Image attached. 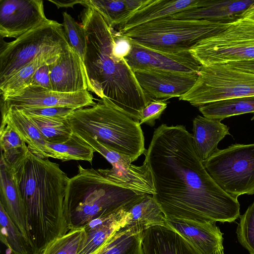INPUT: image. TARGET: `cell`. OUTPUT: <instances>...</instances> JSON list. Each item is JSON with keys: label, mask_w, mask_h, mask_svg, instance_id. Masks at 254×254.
Here are the masks:
<instances>
[{"label": "cell", "mask_w": 254, "mask_h": 254, "mask_svg": "<svg viewBox=\"0 0 254 254\" xmlns=\"http://www.w3.org/2000/svg\"><path fill=\"white\" fill-rule=\"evenodd\" d=\"M133 71L139 85L149 97L165 100L187 93L195 84L199 74L156 69Z\"/></svg>", "instance_id": "9a60e30c"}, {"label": "cell", "mask_w": 254, "mask_h": 254, "mask_svg": "<svg viewBox=\"0 0 254 254\" xmlns=\"http://www.w3.org/2000/svg\"><path fill=\"white\" fill-rule=\"evenodd\" d=\"M0 204L14 219L26 218L24 205L12 168L0 157Z\"/></svg>", "instance_id": "cb8c5ba5"}, {"label": "cell", "mask_w": 254, "mask_h": 254, "mask_svg": "<svg viewBox=\"0 0 254 254\" xmlns=\"http://www.w3.org/2000/svg\"><path fill=\"white\" fill-rule=\"evenodd\" d=\"M48 1L55 4L58 8L61 7H73L74 5L77 4H80L81 3V0H48Z\"/></svg>", "instance_id": "74e56055"}, {"label": "cell", "mask_w": 254, "mask_h": 254, "mask_svg": "<svg viewBox=\"0 0 254 254\" xmlns=\"http://www.w3.org/2000/svg\"><path fill=\"white\" fill-rule=\"evenodd\" d=\"M73 133L95 137L110 149L129 156L132 162L144 154L143 132L135 121L104 98L68 117Z\"/></svg>", "instance_id": "277c9868"}, {"label": "cell", "mask_w": 254, "mask_h": 254, "mask_svg": "<svg viewBox=\"0 0 254 254\" xmlns=\"http://www.w3.org/2000/svg\"><path fill=\"white\" fill-rule=\"evenodd\" d=\"M142 254H199L183 237L166 226L157 225L145 230Z\"/></svg>", "instance_id": "d6986e66"}, {"label": "cell", "mask_w": 254, "mask_h": 254, "mask_svg": "<svg viewBox=\"0 0 254 254\" xmlns=\"http://www.w3.org/2000/svg\"><path fill=\"white\" fill-rule=\"evenodd\" d=\"M26 218L59 217L65 213L69 178L59 165L29 151L12 166Z\"/></svg>", "instance_id": "3957f363"}, {"label": "cell", "mask_w": 254, "mask_h": 254, "mask_svg": "<svg viewBox=\"0 0 254 254\" xmlns=\"http://www.w3.org/2000/svg\"><path fill=\"white\" fill-rule=\"evenodd\" d=\"M61 55H47L38 58L0 84L2 100L29 86L36 71L45 64L55 63Z\"/></svg>", "instance_id": "4316f807"}, {"label": "cell", "mask_w": 254, "mask_h": 254, "mask_svg": "<svg viewBox=\"0 0 254 254\" xmlns=\"http://www.w3.org/2000/svg\"><path fill=\"white\" fill-rule=\"evenodd\" d=\"M80 18L87 39L84 65L88 90L139 122L142 110L153 99L143 91L125 59L114 55V28L91 7H86Z\"/></svg>", "instance_id": "7a4b0ae2"}, {"label": "cell", "mask_w": 254, "mask_h": 254, "mask_svg": "<svg viewBox=\"0 0 254 254\" xmlns=\"http://www.w3.org/2000/svg\"><path fill=\"white\" fill-rule=\"evenodd\" d=\"M78 173L69 178L65 197L66 214L105 217L130 208L145 194H138L112 182L93 168L78 165Z\"/></svg>", "instance_id": "5b68a950"}, {"label": "cell", "mask_w": 254, "mask_h": 254, "mask_svg": "<svg viewBox=\"0 0 254 254\" xmlns=\"http://www.w3.org/2000/svg\"><path fill=\"white\" fill-rule=\"evenodd\" d=\"M213 254H224L223 246H222L219 247L216 251H215Z\"/></svg>", "instance_id": "ab89813d"}, {"label": "cell", "mask_w": 254, "mask_h": 254, "mask_svg": "<svg viewBox=\"0 0 254 254\" xmlns=\"http://www.w3.org/2000/svg\"><path fill=\"white\" fill-rule=\"evenodd\" d=\"M200 0H144L127 21L119 26L120 33L150 21L197 6Z\"/></svg>", "instance_id": "ffe728a7"}, {"label": "cell", "mask_w": 254, "mask_h": 254, "mask_svg": "<svg viewBox=\"0 0 254 254\" xmlns=\"http://www.w3.org/2000/svg\"><path fill=\"white\" fill-rule=\"evenodd\" d=\"M1 122L11 127L33 153L43 158H53L38 129L20 110L15 107L2 109Z\"/></svg>", "instance_id": "7402d4cb"}, {"label": "cell", "mask_w": 254, "mask_h": 254, "mask_svg": "<svg viewBox=\"0 0 254 254\" xmlns=\"http://www.w3.org/2000/svg\"><path fill=\"white\" fill-rule=\"evenodd\" d=\"M166 226L179 234L199 254H213L223 246V233L216 222H198L166 218Z\"/></svg>", "instance_id": "ac0fdd59"}, {"label": "cell", "mask_w": 254, "mask_h": 254, "mask_svg": "<svg viewBox=\"0 0 254 254\" xmlns=\"http://www.w3.org/2000/svg\"><path fill=\"white\" fill-rule=\"evenodd\" d=\"M221 64H224L232 67L254 73V60L250 61L232 62Z\"/></svg>", "instance_id": "8d00e7d4"}, {"label": "cell", "mask_w": 254, "mask_h": 254, "mask_svg": "<svg viewBox=\"0 0 254 254\" xmlns=\"http://www.w3.org/2000/svg\"><path fill=\"white\" fill-rule=\"evenodd\" d=\"M63 26L67 41L84 64L87 48L85 30L66 12H63Z\"/></svg>", "instance_id": "4dcf8cb0"}, {"label": "cell", "mask_w": 254, "mask_h": 254, "mask_svg": "<svg viewBox=\"0 0 254 254\" xmlns=\"http://www.w3.org/2000/svg\"><path fill=\"white\" fill-rule=\"evenodd\" d=\"M114 43L113 48L114 55L119 59H125L130 51L131 40L115 30H114Z\"/></svg>", "instance_id": "e575fe53"}, {"label": "cell", "mask_w": 254, "mask_h": 254, "mask_svg": "<svg viewBox=\"0 0 254 254\" xmlns=\"http://www.w3.org/2000/svg\"><path fill=\"white\" fill-rule=\"evenodd\" d=\"M49 144H59L67 141L73 131L67 118H52L26 115Z\"/></svg>", "instance_id": "83f0119b"}, {"label": "cell", "mask_w": 254, "mask_h": 254, "mask_svg": "<svg viewBox=\"0 0 254 254\" xmlns=\"http://www.w3.org/2000/svg\"><path fill=\"white\" fill-rule=\"evenodd\" d=\"M239 217L236 230L238 240L250 254H254V201Z\"/></svg>", "instance_id": "1f68e13d"}, {"label": "cell", "mask_w": 254, "mask_h": 254, "mask_svg": "<svg viewBox=\"0 0 254 254\" xmlns=\"http://www.w3.org/2000/svg\"><path fill=\"white\" fill-rule=\"evenodd\" d=\"M18 109L27 115L52 118H67L76 110L69 107L26 108Z\"/></svg>", "instance_id": "d6a6232c"}, {"label": "cell", "mask_w": 254, "mask_h": 254, "mask_svg": "<svg viewBox=\"0 0 254 254\" xmlns=\"http://www.w3.org/2000/svg\"><path fill=\"white\" fill-rule=\"evenodd\" d=\"M2 100V109L11 107L18 109L69 107L77 110L92 106L96 103L88 90L64 93L32 85Z\"/></svg>", "instance_id": "5bb4252c"}, {"label": "cell", "mask_w": 254, "mask_h": 254, "mask_svg": "<svg viewBox=\"0 0 254 254\" xmlns=\"http://www.w3.org/2000/svg\"><path fill=\"white\" fill-rule=\"evenodd\" d=\"M0 145L1 157L10 166L29 150L17 133L3 122L0 128Z\"/></svg>", "instance_id": "f546056e"}, {"label": "cell", "mask_w": 254, "mask_h": 254, "mask_svg": "<svg viewBox=\"0 0 254 254\" xmlns=\"http://www.w3.org/2000/svg\"><path fill=\"white\" fill-rule=\"evenodd\" d=\"M254 3V0H200L197 6L170 16L178 19L230 24L242 18L244 12Z\"/></svg>", "instance_id": "e0dca14e"}, {"label": "cell", "mask_w": 254, "mask_h": 254, "mask_svg": "<svg viewBox=\"0 0 254 254\" xmlns=\"http://www.w3.org/2000/svg\"><path fill=\"white\" fill-rule=\"evenodd\" d=\"M202 163L215 183L231 196L254 194V143L218 149Z\"/></svg>", "instance_id": "9c48e42d"}, {"label": "cell", "mask_w": 254, "mask_h": 254, "mask_svg": "<svg viewBox=\"0 0 254 254\" xmlns=\"http://www.w3.org/2000/svg\"><path fill=\"white\" fill-rule=\"evenodd\" d=\"M229 127L221 122L201 116L193 120V139L196 152L202 161L208 159L219 149V142L230 135Z\"/></svg>", "instance_id": "603a6c76"}, {"label": "cell", "mask_w": 254, "mask_h": 254, "mask_svg": "<svg viewBox=\"0 0 254 254\" xmlns=\"http://www.w3.org/2000/svg\"><path fill=\"white\" fill-rule=\"evenodd\" d=\"M254 96V73L224 64L202 66L191 89L179 97L191 105Z\"/></svg>", "instance_id": "ba28073f"}, {"label": "cell", "mask_w": 254, "mask_h": 254, "mask_svg": "<svg viewBox=\"0 0 254 254\" xmlns=\"http://www.w3.org/2000/svg\"><path fill=\"white\" fill-rule=\"evenodd\" d=\"M47 145L53 158L63 161L73 160L92 162L95 150L73 132L70 138L64 143Z\"/></svg>", "instance_id": "f1b7e54d"}, {"label": "cell", "mask_w": 254, "mask_h": 254, "mask_svg": "<svg viewBox=\"0 0 254 254\" xmlns=\"http://www.w3.org/2000/svg\"><path fill=\"white\" fill-rule=\"evenodd\" d=\"M206 118L221 121L234 116L252 113L254 120V96L219 100L198 106Z\"/></svg>", "instance_id": "484cf974"}, {"label": "cell", "mask_w": 254, "mask_h": 254, "mask_svg": "<svg viewBox=\"0 0 254 254\" xmlns=\"http://www.w3.org/2000/svg\"><path fill=\"white\" fill-rule=\"evenodd\" d=\"M144 0H81L80 4L99 12L112 28L125 23Z\"/></svg>", "instance_id": "d4e9b609"}, {"label": "cell", "mask_w": 254, "mask_h": 254, "mask_svg": "<svg viewBox=\"0 0 254 254\" xmlns=\"http://www.w3.org/2000/svg\"><path fill=\"white\" fill-rule=\"evenodd\" d=\"M70 46L63 24L53 20L6 43L0 53V84L35 59L60 55Z\"/></svg>", "instance_id": "52a82bcc"}, {"label": "cell", "mask_w": 254, "mask_h": 254, "mask_svg": "<svg viewBox=\"0 0 254 254\" xmlns=\"http://www.w3.org/2000/svg\"><path fill=\"white\" fill-rule=\"evenodd\" d=\"M157 225L166 226L165 216L153 196L145 194L127 212L116 232L131 230L141 232Z\"/></svg>", "instance_id": "44dd1931"}, {"label": "cell", "mask_w": 254, "mask_h": 254, "mask_svg": "<svg viewBox=\"0 0 254 254\" xmlns=\"http://www.w3.org/2000/svg\"><path fill=\"white\" fill-rule=\"evenodd\" d=\"M144 155L156 190L152 196L166 218L230 223L240 216L238 198L207 172L185 126H159Z\"/></svg>", "instance_id": "6da1fadb"}, {"label": "cell", "mask_w": 254, "mask_h": 254, "mask_svg": "<svg viewBox=\"0 0 254 254\" xmlns=\"http://www.w3.org/2000/svg\"><path fill=\"white\" fill-rule=\"evenodd\" d=\"M131 43L130 51L125 59L133 71L156 69L199 73L202 67L190 51H161L143 46L132 40Z\"/></svg>", "instance_id": "7c38bea8"}, {"label": "cell", "mask_w": 254, "mask_h": 254, "mask_svg": "<svg viewBox=\"0 0 254 254\" xmlns=\"http://www.w3.org/2000/svg\"><path fill=\"white\" fill-rule=\"evenodd\" d=\"M189 51L202 66L253 60L254 20L241 18Z\"/></svg>", "instance_id": "30bf717a"}, {"label": "cell", "mask_w": 254, "mask_h": 254, "mask_svg": "<svg viewBox=\"0 0 254 254\" xmlns=\"http://www.w3.org/2000/svg\"><path fill=\"white\" fill-rule=\"evenodd\" d=\"M230 24L178 19L169 16L119 33L132 41L152 49L189 51L201 40L220 33Z\"/></svg>", "instance_id": "8992f818"}, {"label": "cell", "mask_w": 254, "mask_h": 254, "mask_svg": "<svg viewBox=\"0 0 254 254\" xmlns=\"http://www.w3.org/2000/svg\"><path fill=\"white\" fill-rule=\"evenodd\" d=\"M165 99H153L141 112L139 123L154 126L155 121L159 118L167 106Z\"/></svg>", "instance_id": "836d02e7"}, {"label": "cell", "mask_w": 254, "mask_h": 254, "mask_svg": "<svg viewBox=\"0 0 254 254\" xmlns=\"http://www.w3.org/2000/svg\"><path fill=\"white\" fill-rule=\"evenodd\" d=\"M77 135L111 163L110 169H98L107 179L138 194L155 193L152 174L145 160L141 166L132 165L129 156L110 149L95 137L83 134Z\"/></svg>", "instance_id": "8fae6325"}, {"label": "cell", "mask_w": 254, "mask_h": 254, "mask_svg": "<svg viewBox=\"0 0 254 254\" xmlns=\"http://www.w3.org/2000/svg\"><path fill=\"white\" fill-rule=\"evenodd\" d=\"M242 18L254 20V3L244 12Z\"/></svg>", "instance_id": "f35d334b"}, {"label": "cell", "mask_w": 254, "mask_h": 254, "mask_svg": "<svg viewBox=\"0 0 254 254\" xmlns=\"http://www.w3.org/2000/svg\"><path fill=\"white\" fill-rule=\"evenodd\" d=\"M50 64H45L36 71L29 86H39L52 90L50 78Z\"/></svg>", "instance_id": "d590c367"}, {"label": "cell", "mask_w": 254, "mask_h": 254, "mask_svg": "<svg viewBox=\"0 0 254 254\" xmlns=\"http://www.w3.org/2000/svg\"><path fill=\"white\" fill-rule=\"evenodd\" d=\"M51 21L45 15L43 0H0L1 38L17 39Z\"/></svg>", "instance_id": "4fadbf2b"}, {"label": "cell", "mask_w": 254, "mask_h": 254, "mask_svg": "<svg viewBox=\"0 0 254 254\" xmlns=\"http://www.w3.org/2000/svg\"><path fill=\"white\" fill-rule=\"evenodd\" d=\"M50 69L52 90L74 93L88 90L84 64L71 46L50 65Z\"/></svg>", "instance_id": "2e32d148"}]
</instances>
